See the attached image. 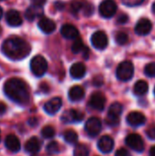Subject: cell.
<instances>
[{
  "mask_svg": "<svg viewBox=\"0 0 155 156\" xmlns=\"http://www.w3.org/2000/svg\"><path fill=\"white\" fill-rule=\"evenodd\" d=\"M4 92L12 101L26 105L29 102V91L26 84L18 78H11L4 84Z\"/></svg>",
  "mask_w": 155,
  "mask_h": 156,
  "instance_id": "obj_1",
  "label": "cell"
},
{
  "mask_svg": "<svg viewBox=\"0 0 155 156\" xmlns=\"http://www.w3.org/2000/svg\"><path fill=\"white\" fill-rule=\"evenodd\" d=\"M31 51L30 45L24 39L16 37L7 38L2 45V52L12 60L26 58Z\"/></svg>",
  "mask_w": 155,
  "mask_h": 156,
  "instance_id": "obj_2",
  "label": "cell"
},
{
  "mask_svg": "<svg viewBox=\"0 0 155 156\" xmlns=\"http://www.w3.org/2000/svg\"><path fill=\"white\" fill-rule=\"evenodd\" d=\"M30 69L36 77H42L48 70V62L40 55L35 56L30 61Z\"/></svg>",
  "mask_w": 155,
  "mask_h": 156,
  "instance_id": "obj_3",
  "label": "cell"
},
{
  "mask_svg": "<svg viewBox=\"0 0 155 156\" xmlns=\"http://www.w3.org/2000/svg\"><path fill=\"white\" fill-rule=\"evenodd\" d=\"M134 74V67L131 61H123L119 64L116 69V76L122 81L130 80Z\"/></svg>",
  "mask_w": 155,
  "mask_h": 156,
  "instance_id": "obj_4",
  "label": "cell"
},
{
  "mask_svg": "<svg viewBox=\"0 0 155 156\" xmlns=\"http://www.w3.org/2000/svg\"><path fill=\"white\" fill-rule=\"evenodd\" d=\"M99 12L102 17L111 18L117 12V4L114 0H104L99 6Z\"/></svg>",
  "mask_w": 155,
  "mask_h": 156,
  "instance_id": "obj_5",
  "label": "cell"
},
{
  "mask_svg": "<svg viewBox=\"0 0 155 156\" xmlns=\"http://www.w3.org/2000/svg\"><path fill=\"white\" fill-rule=\"evenodd\" d=\"M125 143L132 150L137 153H142L144 151V148H145L144 142L139 134H136V133L129 134L125 139Z\"/></svg>",
  "mask_w": 155,
  "mask_h": 156,
  "instance_id": "obj_6",
  "label": "cell"
},
{
  "mask_svg": "<svg viewBox=\"0 0 155 156\" xmlns=\"http://www.w3.org/2000/svg\"><path fill=\"white\" fill-rule=\"evenodd\" d=\"M101 122L97 117L90 118L85 124V131L90 137H96L101 131Z\"/></svg>",
  "mask_w": 155,
  "mask_h": 156,
  "instance_id": "obj_7",
  "label": "cell"
},
{
  "mask_svg": "<svg viewBox=\"0 0 155 156\" xmlns=\"http://www.w3.org/2000/svg\"><path fill=\"white\" fill-rule=\"evenodd\" d=\"M108 37L103 31H96L91 36V44L95 48L99 50L105 49L108 46Z\"/></svg>",
  "mask_w": 155,
  "mask_h": 156,
  "instance_id": "obj_8",
  "label": "cell"
},
{
  "mask_svg": "<svg viewBox=\"0 0 155 156\" xmlns=\"http://www.w3.org/2000/svg\"><path fill=\"white\" fill-rule=\"evenodd\" d=\"M106 103L105 96L100 92H95L90 96L89 106L96 111H103Z\"/></svg>",
  "mask_w": 155,
  "mask_h": 156,
  "instance_id": "obj_9",
  "label": "cell"
},
{
  "mask_svg": "<svg viewBox=\"0 0 155 156\" xmlns=\"http://www.w3.org/2000/svg\"><path fill=\"white\" fill-rule=\"evenodd\" d=\"M83 118H84V114L82 112L77 110H73V109L66 111L61 116V120L67 123L79 122H81Z\"/></svg>",
  "mask_w": 155,
  "mask_h": 156,
  "instance_id": "obj_10",
  "label": "cell"
},
{
  "mask_svg": "<svg viewBox=\"0 0 155 156\" xmlns=\"http://www.w3.org/2000/svg\"><path fill=\"white\" fill-rule=\"evenodd\" d=\"M126 120L129 125H131L132 127L137 128L145 123L146 117L140 112H132L131 113L128 114Z\"/></svg>",
  "mask_w": 155,
  "mask_h": 156,
  "instance_id": "obj_11",
  "label": "cell"
},
{
  "mask_svg": "<svg viewBox=\"0 0 155 156\" xmlns=\"http://www.w3.org/2000/svg\"><path fill=\"white\" fill-rule=\"evenodd\" d=\"M153 29V24L148 18H142L135 26V33L139 36H146Z\"/></svg>",
  "mask_w": 155,
  "mask_h": 156,
  "instance_id": "obj_12",
  "label": "cell"
},
{
  "mask_svg": "<svg viewBox=\"0 0 155 156\" xmlns=\"http://www.w3.org/2000/svg\"><path fill=\"white\" fill-rule=\"evenodd\" d=\"M61 106H62V100L58 97H55L45 103L44 110L48 114L54 115L60 110Z\"/></svg>",
  "mask_w": 155,
  "mask_h": 156,
  "instance_id": "obj_13",
  "label": "cell"
},
{
  "mask_svg": "<svg viewBox=\"0 0 155 156\" xmlns=\"http://www.w3.org/2000/svg\"><path fill=\"white\" fill-rule=\"evenodd\" d=\"M114 141L111 136L104 135L98 142V148L103 154H109L113 150Z\"/></svg>",
  "mask_w": 155,
  "mask_h": 156,
  "instance_id": "obj_14",
  "label": "cell"
},
{
  "mask_svg": "<svg viewBox=\"0 0 155 156\" xmlns=\"http://www.w3.org/2000/svg\"><path fill=\"white\" fill-rule=\"evenodd\" d=\"M39 29L45 34H51L56 29V24L53 20L48 17H41L37 23Z\"/></svg>",
  "mask_w": 155,
  "mask_h": 156,
  "instance_id": "obj_15",
  "label": "cell"
},
{
  "mask_svg": "<svg viewBox=\"0 0 155 156\" xmlns=\"http://www.w3.org/2000/svg\"><path fill=\"white\" fill-rule=\"evenodd\" d=\"M5 20L6 23L10 26V27H19L23 20L22 17L19 14L18 11L16 10H9L6 15H5Z\"/></svg>",
  "mask_w": 155,
  "mask_h": 156,
  "instance_id": "obj_16",
  "label": "cell"
},
{
  "mask_svg": "<svg viewBox=\"0 0 155 156\" xmlns=\"http://www.w3.org/2000/svg\"><path fill=\"white\" fill-rule=\"evenodd\" d=\"M61 35L68 39H76L79 37V30L77 27L70 24L63 25L60 28Z\"/></svg>",
  "mask_w": 155,
  "mask_h": 156,
  "instance_id": "obj_17",
  "label": "cell"
},
{
  "mask_svg": "<svg viewBox=\"0 0 155 156\" xmlns=\"http://www.w3.org/2000/svg\"><path fill=\"white\" fill-rule=\"evenodd\" d=\"M5 145L12 153H17L21 148V144L18 138L14 134H9L6 136L5 140Z\"/></svg>",
  "mask_w": 155,
  "mask_h": 156,
  "instance_id": "obj_18",
  "label": "cell"
},
{
  "mask_svg": "<svg viewBox=\"0 0 155 156\" xmlns=\"http://www.w3.org/2000/svg\"><path fill=\"white\" fill-rule=\"evenodd\" d=\"M69 73L70 76L75 79V80H79L81 78H83L86 74V67L84 66V64L80 63V62H77L74 63L69 69Z\"/></svg>",
  "mask_w": 155,
  "mask_h": 156,
  "instance_id": "obj_19",
  "label": "cell"
},
{
  "mask_svg": "<svg viewBox=\"0 0 155 156\" xmlns=\"http://www.w3.org/2000/svg\"><path fill=\"white\" fill-rule=\"evenodd\" d=\"M41 142L37 137L30 138L25 144V150L30 154H36L40 151Z\"/></svg>",
  "mask_w": 155,
  "mask_h": 156,
  "instance_id": "obj_20",
  "label": "cell"
},
{
  "mask_svg": "<svg viewBox=\"0 0 155 156\" xmlns=\"http://www.w3.org/2000/svg\"><path fill=\"white\" fill-rule=\"evenodd\" d=\"M43 15V9L42 6H37V5H31L29 6L26 12H25V17L28 21H33L38 16H41Z\"/></svg>",
  "mask_w": 155,
  "mask_h": 156,
  "instance_id": "obj_21",
  "label": "cell"
},
{
  "mask_svg": "<svg viewBox=\"0 0 155 156\" xmlns=\"http://www.w3.org/2000/svg\"><path fill=\"white\" fill-rule=\"evenodd\" d=\"M85 96L84 89L80 86H74L69 90V98L71 101H79Z\"/></svg>",
  "mask_w": 155,
  "mask_h": 156,
  "instance_id": "obj_22",
  "label": "cell"
},
{
  "mask_svg": "<svg viewBox=\"0 0 155 156\" xmlns=\"http://www.w3.org/2000/svg\"><path fill=\"white\" fill-rule=\"evenodd\" d=\"M149 90V86L148 83L144 80H138L135 84H134V88H133V92L135 95L137 96H143L148 92Z\"/></svg>",
  "mask_w": 155,
  "mask_h": 156,
  "instance_id": "obj_23",
  "label": "cell"
},
{
  "mask_svg": "<svg viewBox=\"0 0 155 156\" xmlns=\"http://www.w3.org/2000/svg\"><path fill=\"white\" fill-rule=\"evenodd\" d=\"M123 107L120 102H114L112 103L108 111V115L107 116H111V117H119L122 113Z\"/></svg>",
  "mask_w": 155,
  "mask_h": 156,
  "instance_id": "obj_24",
  "label": "cell"
},
{
  "mask_svg": "<svg viewBox=\"0 0 155 156\" xmlns=\"http://www.w3.org/2000/svg\"><path fill=\"white\" fill-rule=\"evenodd\" d=\"M63 136H64V140L68 144H76L78 142V139H79L77 133L75 131H73V130H68V131H66L64 133V135Z\"/></svg>",
  "mask_w": 155,
  "mask_h": 156,
  "instance_id": "obj_25",
  "label": "cell"
},
{
  "mask_svg": "<svg viewBox=\"0 0 155 156\" xmlns=\"http://www.w3.org/2000/svg\"><path fill=\"white\" fill-rule=\"evenodd\" d=\"M89 148L82 144H79L75 146L73 156H89Z\"/></svg>",
  "mask_w": 155,
  "mask_h": 156,
  "instance_id": "obj_26",
  "label": "cell"
},
{
  "mask_svg": "<svg viewBox=\"0 0 155 156\" xmlns=\"http://www.w3.org/2000/svg\"><path fill=\"white\" fill-rule=\"evenodd\" d=\"M86 3L87 2L85 0H73L71 2V5H70L71 11L75 14L80 12L81 10H83Z\"/></svg>",
  "mask_w": 155,
  "mask_h": 156,
  "instance_id": "obj_27",
  "label": "cell"
},
{
  "mask_svg": "<svg viewBox=\"0 0 155 156\" xmlns=\"http://www.w3.org/2000/svg\"><path fill=\"white\" fill-rule=\"evenodd\" d=\"M55 134H56V131L50 125H47V126L43 127V129L41 130V135L45 139H51L55 136Z\"/></svg>",
  "mask_w": 155,
  "mask_h": 156,
  "instance_id": "obj_28",
  "label": "cell"
},
{
  "mask_svg": "<svg viewBox=\"0 0 155 156\" xmlns=\"http://www.w3.org/2000/svg\"><path fill=\"white\" fill-rule=\"evenodd\" d=\"M84 48L85 47H84L83 41L79 38H76V40L74 41V43L71 47V50L74 54H79L83 51Z\"/></svg>",
  "mask_w": 155,
  "mask_h": 156,
  "instance_id": "obj_29",
  "label": "cell"
},
{
  "mask_svg": "<svg viewBox=\"0 0 155 156\" xmlns=\"http://www.w3.org/2000/svg\"><path fill=\"white\" fill-rule=\"evenodd\" d=\"M128 35L124 32H119L115 36V40L119 45H124L128 42Z\"/></svg>",
  "mask_w": 155,
  "mask_h": 156,
  "instance_id": "obj_30",
  "label": "cell"
},
{
  "mask_svg": "<svg viewBox=\"0 0 155 156\" xmlns=\"http://www.w3.org/2000/svg\"><path fill=\"white\" fill-rule=\"evenodd\" d=\"M144 72L146 76L151 77V78H155V62L147 64L144 68Z\"/></svg>",
  "mask_w": 155,
  "mask_h": 156,
  "instance_id": "obj_31",
  "label": "cell"
},
{
  "mask_svg": "<svg viewBox=\"0 0 155 156\" xmlns=\"http://www.w3.org/2000/svg\"><path fill=\"white\" fill-rule=\"evenodd\" d=\"M47 151L48 154H58L59 152V145L57 142H50L47 145Z\"/></svg>",
  "mask_w": 155,
  "mask_h": 156,
  "instance_id": "obj_32",
  "label": "cell"
},
{
  "mask_svg": "<svg viewBox=\"0 0 155 156\" xmlns=\"http://www.w3.org/2000/svg\"><path fill=\"white\" fill-rule=\"evenodd\" d=\"M106 123L111 126V127H115L119 125L120 123V118L119 117H111V116H107L106 118Z\"/></svg>",
  "mask_w": 155,
  "mask_h": 156,
  "instance_id": "obj_33",
  "label": "cell"
},
{
  "mask_svg": "<svg viewBox=\"0 0 155 156\" xmlns=\"http://www.w3.org/2000/svg\"><path fill=\"white\" fill-rule=\"evenodd\" d=\"M144 0H122V3L127 6H137L143 3Z\"/></svg>",
  "mask_w": 155,
  "mask_h": 156,
  "instance_id": "obj_34",
  "label": "cell"
},
{
  "mask_svg": "<svg viewBox=\"0 0 155 156\" xmlns=\"http://www.w3.org/2000/svg\"><path fill=\"white\" fill-rule=\"evenodd\" d=\"M146 134L149 139L155 140V125H152L148 128V130L146 131Z\"/></svg>",
  "mask_w": 155,
  "mask_h": 156,
  "instance_id": "obj_35",
  "label": "cell"
},
{
  "mask_svg": "<svg viewBox=\"0 0 155 156\" xmlns=\"http://www.w3.org/2000/svg\"><path fill=\"white\" fill-rule=\"evenodd\" d=\"M115 156H132L131 154L129 153L128 150L124 149V148H121L119 149L116 153H115Z\"/></svg>",
  "mask_w": 155,
  "mask_h": 156,
  "instance_id": "obj_36",
  "label": "cell"
},
{
  "mask_svg": "<svg viewBox=\"0 0 155 156\" xmlns=\"http://www.w3.org/2000/svg\"><path fill=\"white\" fill-rule=\"evenodd\" d=\"M28 124L31 126V127H36L37 124H38V120L37 118L36 117H31L28 119Z\"/></svg>",
  "mask_w": 155,
  "mask_h": 156,
  "instance_id": "obj_37",
  "label": "cell"
},
{
  "mask_svg": "<svg viewBox=\"0 0 155 156\" xmlns=\"http://www.w3.org/2000/svg\"><path fill=\"white\" fill-rule=\"evenodd\" d=\"M128 21V16H126V15H121L119 17H118V19H117V22L119 23V24H124V23H126Z\"/></svg>",
  "mask_w": 155,
  "mask_h": 156,
  "instance_id": "obj_38",
  "label": "cell"
},
{
  "mask_svg": "<svg viewBox=\"0 0 155 156\" xmlns=\"http://www.w3.org/2000/svg\"><path fill=\"white\" fill-rule=\"evenodd\" d=\"M31 1L34 5H37V6H43L47 2V0H31Z\"/></svg>",
  "mask_w": 155,
  "mask_h": 156,
  "instance_id": "obj_39",
  "label": "cell"
},
{
  "mask_svg": "<svg viewBox=\"0 0 155 156\" xmlns=\"http://www.w3.org/2000/svg\"><path fill=\"white\" fill-rule=\"evenodd\" d=\"M5 111H6V106H5V104L4 102L0 101V115L4 114V113L5 112Z\"/></svg>",
  "mask_w": 155,
  "mask_h": 156,
  "instance_id": "obj_40",
  "label": "cell"
},
{
  "mask_svg": "<svg viewBox=\"0 0 155 156\" xmlns=\"http://www.w3.org/2000/svg\"><path fill=\"white\" fill-rule=\"evenodd\" d=\"M40 89H42L43 92H48V85L45 84V83H42V84H41Z\"/></svg>",
  "mask_w": 155,
  "mask_h": 156,
  "instance_id": "obj_41",
  "label": "cell"
},
{
  "mask_svg": "<svg viewBox=\"0 0 155 156\" xmlns=\"http://www.w3.org/2000/svg\"><path fill=\"white\" fill-rule=\"evenodd\" d=\"M150 154L151 155H155V146L151 148V151H150Z\"/></svg>",
  "mask_w": 155,
  "mask_h": 156,
  "instance_id": "obj_42",
  "label": "cell"
},
{
  "mask_svg": "<svg viewBox=\"0 0 155 156\" xmlns=\"http://www.w3.org/2000/svg\"><path fill=\"white\" fill-rule=\"evenodd\" d=\"M2 16H3V9H2V8H1V6H0V19H1Z\"/></svg>",
  "mask_w": 155,
  "mask_h": 156,
  "instance_id": "obj_43",
  "label": "cell"
},
{
  "mask_svg": "<svg viewBox=\"0 0 155 156\" xmlns=\"http://www.w3.org/2000/svg\"><path fill=\"white\" fill-rule=\"evenodd\" d=\"M153 12L155 14V2L153 4Z\"/></svg>",
  "mask_w": 155,
  "mask_h": 156,
  "instance_id": "obj_44",
  "label": "cell"
},
{
  "mask_svg": "<svg viewBox=\"0 0 155 156\" xmlns=\"http://www.w3.org/2000/svg\"><path fill=\"white\" fill-rule=\"evenodd\" d=\"M2 33V28H1V27H0V34Z\"/></svg>",
  "mask_w": 155,
  "mask_h": 156,
  "instance_id": "obj_45",
  "label": "cell"
},
{
  "mask_svg": "<svg viewBox=\"0 0 155 156\" xmlns=\"http://www.w3.org/2000/svg\"><path fill=\"white\" fill-rule=\"evenodd\" d=\"M0 141H1V133H0Z\"/></svg>",
  "mask_w": 155,
  "mask_h": 156,
  "instance_id": "obj_46",
  "label": "cell"
},
{
  "mask_svg": "<svg viewBox=\"0 0 155 156\" xmlns=\"http://www.w3.org/2000/svg\"><path fill=\"white\" fill-rule=\"evenodd\" d=\"M154 95H155V88H154Z\"/></svg>",
  "mask_w": 155,
  "mask_h": 156,
  "instance_id": "obj_47",
  "label": "cell"
},
{
  "mask_svg": "<svg viewBox=\"0 0 155 156\" xmlns=\"http://www.w3.org/2000/svg\"><path fill=\"white\" fill-rule=\"evenodd\" d=\"M151 156H155V155H151Z\"/></svg>",
  "mask_w": 155,
  "mask_h": 156,
  "instance_id": "obj_48",
  "label": "cell"
}]
</instances>
